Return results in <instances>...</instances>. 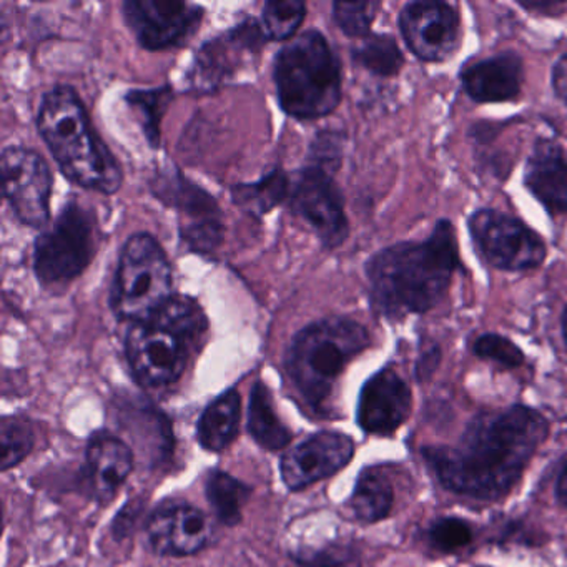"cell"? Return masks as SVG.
<instances>
[{
  "label": "cell",
  "instance_id": "1",
  "mask_svg": "<svg viewBox=\"0 0 567 567\" xmlns=\"http://www.w3.org/2000/svg\"><path fill=\"white\" fill-rule=\"evenodd\" d=\"M547 431L543 414L511 406L474 417L456 446L424 447L423 456L451 493L499 499L516 486Z\"/></svg>",
  "mask_w": 567,
  "mask_h": 567
},
{
  "label": "cell",
  "instance_id": "2",
  "mask_svg": "<svg viewBox=\"0 0 567 567\" xmlns=\"http://www.w3.org/2000/svg\"><path fill=\"white\" fill-rule=\"evenodd\" d=\"M460 267L451 221H437L424 241H404L378 251L367 264L371 305L390 320L436 307Z\"/></svg>",
  "mask_w": 567,
  "mask_h": 567
},
{
  "label": "cell",
  "instance_id": "3",
  "mask_svg": "<svg viewBox=\"0 0 567 567\" xmlns=\"http://www.w3.org/2000/svg\"><path fill=\"white\" fill-rule=\"evenodd\" d=\"M38 128L62 174L72 184L105 195L121 188L122 168L92 127L74 89L58 85L42 97Z\"/></svg>",
  "mask_w": 567,
  "mask_h": 567
},
{
  "label": "cell",
  "instance_id": "4",
  "mask_svg": "<svg viewBox=\"0 0 567 567\" xmlns=\"http://www.w3.org/2000/svg\"><path fill=\"white\" fill-rule=\"evenodd\" d=\"M370 347L367 328L350 318H324L298 331L285 368L305 403L320 413L347 364Z\"/></svg>",
  "mask_w": 567,
  "mask_h": 567
},
{
  "label": "cell",
  "instance_id": "5",
  "mask_svg": "<svg viewBox=\"0 0 567 567\" xmlns=\"http://www.w3.org/2000/svg\"><path fill=\"white\" fill-rule=\"evenodd\" d=\"M274 79L280 107L290 117L313 121L340 104V61L327 38L315 29L301 32L278 51Z\"/></svg>",
  "mask_w": 567,
  "mask_h": 567
},
{
  "label": "cell",
  "instance_id": "6",
  "mask_svg": "<svg viewBox=\"0 0 567 567\" xmlns=\"http://www.w3.org/2000/svg\"><path fill=\"white\" fill-rule=\"evenodd\" d=\"M172 267L164 248L152 235L135 234L118 257L111 307L121 320L147 323L174 297Z\"/></svg>",
  "mask_w": 567,
  "mask_h": 567
},
{
  "label": "cell",
  "instance_id": "7",
  "mask_svg": "<svg viewBox=\"0 0 567 567\" xmlns=\"http://www.w3.org/2000/svg\"><path fill=\"white\" fill-rule=\"evenodd\" d=\"M95 215L78 202H69L51 227L39 235L34 271L44 287H64L84 274L97 251Z\"/></svg>",
  "mask_w": 567,
  "mask_h": 567
},
{
  "label": "cell",
  "instance_id": "8",
  "mask_svg": "<svg viewBox=\"0 0 567 567\" xmlns=\"http://www.w3.org/2000/svg\"><path fill=\"white\" fill-rule=\"evenodd\" d=\"M470 231L481 257L499 270H529L546 258L543 238L503 212H476L470 218Z\"/></svg>",
  "mask_w": 567,
  "mask_h": 567
},
{
  "label": "cell",
  "instance_id": "9",
  "mask_svg": "<svg viewBox=\"0 0 567 567\" xmlns=\"http://www.w3.org/2000/svg\"><path fill=\"white\" fill-rule=\"evenodd\" d=\"M2 192L21 224L45 228L51 218L52 174L48 162L21 145H9L0 157Z\"/></svg>",
  "mask_w": 567,
  "mask_h": 567
},
{
  "label": "cell",
  "instance_id": "10",
  "mask_svg": "<svg viewBox=\"0 0 567 567\" xmlns=\"http://www.w3.org/2000/svg\"><path fill=\"white\" fill-rule=\"evenodd\" d=\"M164 204L177 208L182 217V238L198 254H214L224 240V220L215 198L184 177L181 172H161L154 187Z\"/></svg>",
  "mask_w": 567,
  "mask_h": 567
},
{
  "label": "cell",
  "instance_id": "11",
  "mask_svg": "<svg viewBox=\"0 0 567 567\" xmlns=\"http://www.w3.org/2000/svg\"><path fill=\"white\" fill-rule=\"evenodd\" d=\"M125 24L147 51L184 45L204 21V9L171 0H127L122 4Z\"/></svg>",
  "mask_w": 567,
  "mask_h": 567
},
{
  "label": "cell",
  "instance_id": "12",
  "mask_svg": "<svg viewBox=\"0 0 567 567\" xmlns=\"http://www.w3.org/2000/svg\"><path fill=\"white\" fill-rule=\"evenodd\" d=\"M290 207L313 228L324 247L337 248L347 240L350 228L343 198L327 168L311 164L298 174L291 185Z\"/></svg>",
  "mask_w": 567,
  "mask_h": 567
},
{
  "label": "cell",
  "instance_id": "13",
  "mask_svg": "<svg viewBox=\"0 0 567 567\" xmlns=\"http://www.w3.org/2000/svg\"><path fill=\"white\" fill-rule=\"evenodd\" d=\"M125 354L142 386L162 388L184 374L188 343L157 324L134 323L125 337Z\"/></svg>",
  "mask_w": 567,
  "mask_h": 567
},
{
  "label": "cell",
  "instance_id": "14",
  "mask_svg": "<svg viewBox=\"0 0 567 567\" xmlns=\"http://www.w3.org/2000/svg\"><path fill=\"white\" fill-rule=\"evenodd\" d=\"M353 456L354 443L350 436L338 431H320L281 456V480L288 489L301 491L334 476Z\"/></svg>",
  "mask_w": 567,
  "mask_h": 567
},
{
  "label": "cell",
  "instance_id": "15",
  "mask_svg": "<svg viewBox=\"0 0 567 567\" xmlns=\"http://www.w3.org/2000/svg\"><path fill=\"white\" fill-rule=\"evenodd\" d=\"M261 24L248 19L220 38L212 39L195 55L188 81L200 92L220 87L227 79L240 69L245 58L258 54L267 42Z\"/></svg>",
  "mask_w": 567,
  "mask_h": 567
},
{
  "label": "cell",
  "instance_id": "16",
  "mask_svg": "<svg viewBox=\"0 0 567 567\" xmlns=\"http://www.w3.org/2000/svg\"><path fill=\"white\" fill-rule=\"evenodd\" d=\"M400 29L408 48L421 61H446L461 44L460 18L443 2L408 4L400 14Z\"/></svg>",
  "mask_w": 567,
  "mask_h": 567
},
{
  "label": "cell",
  "instance_id": "17",
  "mask_svg": "<svg viewBox=\"0 0 567 567\" xmlns=\"http://www.w3.org/2000/svg\"><path fill=\"white\" fill-rule=\"evenodd\" d=\"M413 396L403 378L384 368L361 388L358 424L368 434H393L410 417Z\"/></svg>",
  "mask_w": 567,
  "mask_h": 567
},
{
  "label": "cell",
  "instance_id": "18",
  "mask_svg": "<svg viewBox=\"0 0 567 567\" xmlns=\"http://www.w3.org/2000/svg\"><path fill=\"white\" fill-rule=\"evenodd\" d=\"M85 460L92 494L99 503H111L134 470V451L121 437L101 433L89 443Z\"/></svg>",
  "mask_w": 567,
  "mask_h": 567
},
{
  "label": "cell",
  "instance_id": "19",
  "mask_svg": "<svg viewBox=\"0 0 567 567\" xmlns=\"http://www.w3.org/2000/svg\"><path fill=\"white\" fill-rule=\"evenodd\" d=\"M523 81V61L511 52L467 65L461 74L464 91L481 104L513 101L519 95Z\"/></svg>",
  "mask_w": 567,
  "mask_h": 567
},
{
  "label": "cell",
  "instance_id": "20",
  "mask_svg": "<svg viewBox=\"0 0 567 567\" xmlns=\"http://www.w3.org/2000/svg\"><path fill=\"white\" fill-rule=\"evenodd\" d=\"M524 184L547 212L567 214V152L540 142L527 161Z\"/></svg>",
  "mask_w": 567,
  "mask_h": 567
},
{
  "label": "cell",
  "instance_id": "21",
  "mask_svg": "<svg viewBox=\"0 0 567 567\" xmlns=\"http://www.w3.org/2000/svg\"><path fill=\"white\" fill-rule=\"evenodd\" d=\"M240 420L241 396L231 388L205 408L198 420V443L210 453H221L237 440Z\"/></svg>",
  "mask_w": 567,
  "mask_h": 567
},
{
  "label": "cell",
  "instance_id": "22",
  "mask_svg": "<svg viewBox=\"0 0 567 567\" xmlns=\"http://www.w3.org/2000/svg\"><path fill=\"white\" fill-rule=\"evenodd\" d=\"M394 487L386 471L380 466L361 471L350 497V507L361 523L384 519L393 509Z\"/></svg>",
  "mask_w": 567,
  "mask_h": 567
},
{
  "label": "cell",
  "instance_id": "23",
  "mask_svg": "<svg viewBox=\"0 0 567 567\" xmlns=\"http://www.w3.org/2000/svg\"><path fill=\"white\" fill-rule=\"evenodd\" d=\"M248 433L258 446L268 451H280L293 440L291 431L275 411L274 398L264 381H257L251 388L248 404Z\"/></svg>",
  "mask_w": 567,
  "mask_h": 567
},
{
  "label": "cell",
  "instance_id": "24",
  "mask_svg": "<svg viewBox=\"0 0 567 567\" xmlns=\"http://www.w3.org/2000/svg\"><path fill=\"white\" fill-rule=\"evenodd\" d=\"M250 494L251 487L227 471H212L205 481V496L224 526L235 527L241 523V511Z\"/></svg>",
  "mask_w": 567,
  "mask_h": 567
},
{
  "label": "cell",
  "instance_id": "25",
  "mask_svg": "<svg viewBox=\"0 0 567 567\" xmlns=\"http://www.w3.org/2000/svg\"><path fill=\"white\" fill-rule=\"evenodd\" d=\"M290 178L284 171L270 172L254 184L235 185L231 190L234 204L247 214L264 217L277 205L290 198Z\"/></svg>",
  "mask_w": 567,
  "mask_h": 567
},
{
  "label": "cell",
  "instance_id": "26",
  "mask_svg": "<svg viewBox=\"0 0 567 567\" xmlns=\"http://www.w3.org/2000/svg\"><path fill=\"white\" fill-rule=\"evenodd\" d=\"M147 323L157 324L192 343L208 330V320L200 305L190 297L174 295Z\"/></svg>",
  "mask_w": 567,
  "mask_h": 567
},
{
  "label": "cell",
  "instance_id": "27",
  "mask_svg": "<svg viewBox=\"0 0 567 567\" xmlns=\"http://www.w3.org/2000/svg\"><path fill=\"white\" fill-rule=\"evenodd\" d=\"M212 536L207 514L188 503H177L172 524V556L200 553Z\"/></svg>",
  "mask_w": 567,
  "mask_h": 567
},
{
  "label": "cell",
  "instance_id": "28",
  "mask_svg": "<svg viewBox=\"0 0 567 567\" xmlns=\"http://www.w3.org/2000/svg\"><path fill=\"white\" fill-rule=\"evenodd\" d=\"M353 59L378 78H393L404 64L403 54L391 35H368L353 49Z\"/></svg>",
  "mask_w": 567,
  "mask_h": 567
},
{
  "label": "cell",
  "instance_id": "29",
  "mask_svg": "<svg viewBox=\"0 0 567 567\" xmlns=\"http://www.w3.org/2000/svg\"><path fill=\"white\" fill-rule=\"evenodd\" d=\"M0 444L2 457L0 470L2 473L19 466L34 450L35 433L31 420L25 416H6L0 423Z\"/></svg>",
  "mask_w": 567,
  "mask_h": 567
},
{
  "label": "cell",
  "instance_id": "30",
  "mask_svg": "<svg viewBox=\"0 0 567 567\" xmlns=\"http://www.w3.org/2000/svg\"><path fill=\"white\" fill-rule=\"evenodd\" d=\"M127 102L138 112L142 128L152 148H158L162 141L161 124L165 109L171 104L172 91L168 87L151 89V91H131Z\"/></svg>",
  "mask_w": 567,
  "mask_h": 567
},
{
  "label": "cell",
  "instance_id": "31",
  "mask_svg": "<svg viewBox=\"0 0 567 567\" xmlns=\"http://www.w3.org/2000/svg\"><path fill=\"white\" fill-rule=\"evenodd\" d=\"M307 18V6L300 0H268L261 12V29L268 41H287Z\"/></svg>",
  "mask_w": 567,
  "mask_h": 567
},
{
  "label": "cell",
  "instance_id": "32",
  "mask_svg": "<svg viewBox=\"0 0 567 567\" xmlns=\"http://www.w3.org/2000/svg\"><path fill=\"white\" fill-rule=\"evenodd\" d=\"M378 9L377 2H334L333 19L350 38H368Z\"/></svg>",
  "mask_w": 567,
  "mask_h": 567
},
{
  "label": "cell",
  "instance_id": "33",
  "mask_svg": "<svg viewBox=\"0 0 567 567\" xmlns=\"http://www.w3.org/2000/svg\"><path fill=\"white\" fill-rule=\"evenodd\" d=\"M175 506L177 501H165L157 509L152 511L145 523L148 546L161 556H172V524H174Z\"/></svg>",
  "mask_w": 567,
  "mask_h": 567
},
{
  "label": "cell",
  "instance_id": "34",
  "mask_svg": "<svg viewBox=\"0 0 567 567\" xmlns=\"http://www.w3.org/2000/svg\"><path fill=\"white\" fill-rule=\"evenodd\" d=\"M430 540L437 550L454 553L473 540V529L466 520L457 517H441L431 524Z\"/></svg>",
  "mask_w": 567,
  "mask_h": 567
},
{
  "label": "cell",
  "instance_id": "35",
  "mask_svg": "<svg viewBox=\"0 0 567 567\" xmlns=\"http://www.w3.org/2000/svg\"><path fill=\"white\" fill-rule=\"evenodd\" d=\"M474 353L484 360L496 361L504 368H517L524 363V354L513 341L499 334H483L473 347Z\"/></svg>",
  "mask_w": 567,
  "mask_h": 567
},
{
  "label": "cell",
  "instance_id": "36",
  "mask_svg": "<svg viewBox=\"0 0 567 567\" xmlns=\"http://www.w3.org/2000/svg\"><path fill=\"white\" fill-rule=\"evenodd\" d=\"M300 567H360L357 554L347 547L328 546L318 550L291 554Z\"/></svg>",
  "mask_w": 567,
  "mask_h": 567
},
{
  "label": "cell",
  "instance_id": "37",
  "mask_svg": "<svg viewBox=\"0 0 567 567\" xmlns=\"http://www.w3.org/2000/svg\"><path fill=\"white\" fill-rule=\"evenodd\" d=\"M553 85L557 97L567 104V55H564L553 71Z\"/></svg>",
  "mask_w": 567,
  "mask_h": 567
},
{
  "label": "cell",
  "instance_id": "38",
  "mask_svg": "<svg viewBox=\"0 0 567 567\" xmlns=\"http://www.w3.org/2000/svg\"><path fill=\"white\" fill-rule=\"evenodd\" d=\"M557 499L567 506V463L564 466L563 473H560L559 480H557L556 486Z\"/></svg>",
  "mask_w": 567,
  "mask_h": 567
},
{
  "label": "cell",
  "instance_id": "39",
  "mask_svg": "<svg viewBox=\"0 0 567 567\" xmlns=\"http://www.w3.org/2000/svg\"><path fill=\"white\" fill-rule=\"evenodd\" d=\"M563 333H564V340H566V343H567V308L563 315Z\"/></svg>",
  "mask_w": 567,
  "mask_h": 567
}]
</instances>
